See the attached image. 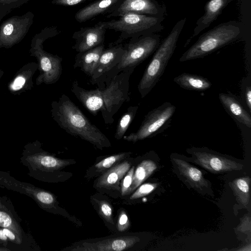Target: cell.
<instances>
[{
  "label": "cell",
  "mask_w": 251,
  "mask_h": 251,
  "mask_svg": "<svg viewBox=\"0 0 251 251\" xmlns=\"http://www.w3.org/2000/svg\"><path fill=\"white\" fill-rule=\"evenodd\" d=\"M134 70L130 69L121 71L103 89L86 90L75 80L71 90L91 114L96 116L100 112L104 123L112 124L115 114L124 102L130 100L129 78Z\"/></svg>",
  "instance_id": "obj_1"
},
{
  "label": "cell",
  "mask_w": 251,
  "mask_h": 251,
  "mask_svg": "<svg viewBox=\"0 0 251 251\" xmlns=\"http://www.w3.org/2000/svg\"><path fill=\"white\" fill-rule=\"evenodd\" d=\"M51 116L61 128L100 149L111 146L106 136L93 125L70 98L63 94L51 103Z\"/></svg>",
  "instance_id": "obj_2"
},
{
  "label": "cell",
  "mask_w": 251,
  "mask_h": 251,
  "mask_svg": "<svg viewBox=\"0 0 251 251\" xmlns=\"http://www.w3.org/2000/svg\"><path fill=\"white\" fill-rule=\"evenodd\" d=\"M22 224L11 200L0 194V251L39 250L33 236Z\"/></svg>",
  "instance_id": "obj_3"
},
{
  "label": "cell",
  "mask_w": 251,
  "mask_h": 251,
  "mask_svg": "<svg viewBox=\"0 0 251 251\" xmlns=\"http://www.w3.org/2000/svg\"><path fill=\"white\" fill-rule=\"evenodd\" d=\"M245 32V25L241 22L230 21L221 23L200 36L182 54L179 61L183 62L205 56L242 39Z\"/></svg>",
  "instance_id": "obj_4"
},
{
  "label": "cell",
  "mask_w": 251,
  "mask_h": 251,
  "mask_svg": "<svg viewBox=\"0 0 251 251\" xmlns=\"http://www.w3.org/2000/svg\"><path fill=\"white\" fill-rule=\"evenodd\" d=\"M186 21V18L178 21L155 51L138 85V90L142 98L145 97L151 92L164 73L175 50L178 39Z\"/></svg>",
  "instance_id": "obj_5"
},
{
  "label": "cell",
  "mask_w": 251,
  "mask_h": 251,
  "mask_svg": "<svg viewBox=\"0 0 251 251\" xmlns=\"http://www.w3.org/2000/svg\"><path fill=\"white\" fill-rule=\"evenodd\" d=\"M164 20V17L126 13L118 19L100 22L106 29L120 32L117 40L109 44L108 46H111L122 44L129 38H136L160 32L164 28L162 24Z\"/></svg>",
  "instance_id": "obj_6"
},
{
  "label": "cell",
  "mask_w": 251,
  "mask_h": 251,
  "mask_svg": "<svg viewBox=\"0 0 251 251\" xmlns=\"http://www.w3.org/2000/svg\"><path fill=\"white\" fill-rule=\"evenodd\" d=\"M58 30L54 27H46L33 37L29 50L30 55L37 59L39 75L36 84H53L59 79L62 72V58L45 51L43 43L49 38L55 36Z\"/></svg>",
  "instance_id": "obj_7"
},
{
  "label": "cell",
  "mask_w": 251,
  "mask_h": 251,
  "mask_svg": "<svg viewBox=\"0 0 251 251\" xmlns=\"http://www.w3.org/2000/svg\"><path fill=\"white\" fill-rule=\"evenodd\" d=\"M20 160L28 169V175L40 181L49 180L51 175L69 164L44 151L37 140L24 146Z\"/></svg>",
  "instance_id": "obj_8"
},
{
  "label": "cell",
  "mask_w": 251,
  "mask_h": 251,
  "mask_svg": "<svg viewBox=\"0 0 251 251\" xmlns=\"http://www.w3.org/2000/svg\"><path fill=\"white\" fill-rule=\"evenodd\" d=\"M161 36L157 33L130 39L124 46L122 60L111 73L109 81L121 71L133 69L153 53L161 43Z\"/></svg>",
  "instance_id": "obj_9"
},
{
  "label": "cell",
  "mask_w": 251,
  "mask_h": 251,
  "mask_svg": "<svg viewBox=\"0 0 251 251\" xmlns=\"http://www.w3.org/2000/svg\"><path fill=\"white\" fill-rule=\"evenodd\" d=\"M0 188L24 194L30 198L42 209L51 212L55 208L56 199L50 192L32 184L19 180L9 172L0 170Z\"/></svg>",
  "instance_id": "obj_10"
},
{
  "label": "cell",
  "mask_w": 251,
  "mask_h": 251,
  "mask_svg": "<svg viewBox=\"0 0 251 251\" xmlns=\"http://www.w3.org/2000/svg\"><path fill=\"white\" fill-rule=\"evenodd\" d=\"M176 107L169 102H165L159 106L149 111L136 132L123 136L124 140L135 143L156 133L169 124Z\"/></svg>",
  "instance_id": "obj_11"
},
{
  "label": "cell",
  "mask_w": 251,
  "mask_h": 251,
  "mask_svg": "<svg viewBox=\"0 0 251 251\" xmlns=\"http://www.w3.org/2000/svg\"><path fill=\"white\" fill-rule=\"evenodd\" d=\"M34 17V14L28 11L3 21L0 25V49H9L19 43L28 33Z\"/></svg>",
  "instance_id": "obj_12"
},
{
  "label": "cell",
  "mask_w": 251,
  "mask_h": 251,
  "mask_svg": "<svg viewBox=\"0 0 251 251\" xmlns=\"http://www.w3.org/2000/svg\"><path fill=\"white\" fill-rule=\"evenodd\" d=\"M125 50L122 44L108 46L103 51L99 62L90 77V82L103 89L110 82L109 77L120 63Z\"/></svg>",
  "instance_id": "obj_13"
},
{
  "label": "cell",
  "mask_w": 251,
  "mask_h": 251,
  "mask_svg": "<svg viewBox=\"0 0 251 251\" xmlns=\"http://www.w3.org/2000/svg\"><path fill=\"white\" fill-rule=\"evenodd\" d=\"M126 13L164 17L166 7L156 0H123L116 9L105 16L108 18L117 17Z\"/></svg>",
  "instance_id": "obj_14"
},
{
  "label": "cell",
  "mask_w": 251,
  "mask_h": 251,
  "mask_svg": "<svg viewBox=\"0 0 251 251\" xmlns=\"http://www.w3.org/2000/svg\"><path fill=\"white\" fill-rule=\"evenodd\" d=\"M106 30L100 22L93 26L81 27L73 34L75 43L72 48L78 52L104 44Z\"/></svg>",
  "instance_id": "obj_15"
},
{
  "label": "cell",
  "mask_w": 251,
  "mask_h": 251,
  "mask_svg": "<svg viewBox=\"0 0 251 251\" xmlns=\"http://www.w3.org/2000/svg\"><path fill=\"white\" fill-rule=\"evenodd\" d=\"M195 161L203 168L214 173L242 169L243 165L233 160L205 151H194Z\"/></svg>",
  "instance_id": "obj_16"
},
{
  "label": "cell",
  "mask_w": 251,
  "mask_h": 251,
  "mask_svg": "<svg viewBox=\"0 0 251 251\" xmlns=\"http://www.w3.org/2000/svg\"><path fill=\"white\" fill-rule=\"evenodd\" d=\"M231 0H210L204 6V12L196 22L192 35L187 40L186 47L192 40L203 30L208 27L217 19L223 10Z\"/></svg>",
  "instance_id": "obj_17"
},
{
  "label": "cell",
  "mask_w": 251,
  "mask_h": 251,
  "mask_svg": "<svg viewBox=\"0 0 251 251\" xmlns=\"http://www.w3.org/2000/svg\"><path fill=\"white\" fill-rule=\"evenodd\" d=\"M38 70V64L29 62L22 66L15 74L8 84L9 92L14 95H20L33 87L32 77Z\"/></svg>",
  "instance_id": "obj_18"
},
{
  "label": "cell",
  "mask_w": 251,
  "mask_h": 251,
  "mask_svg": "<svg viewBox=\"0 0 251 251\" xmlns=\"http://www.w3.org/2000/svg\"><path fill=\"white\" fill-rule=\"evenodd\" d=\"M123 0H98L79 9L75 15L76 21L83 23L104 14L111 13Z\"/></svg>",
  "instance_id": "obj_19"
},
{
  "label": "cell",
  "mask_w": 251,
  "mask_h": 251,
  "mask_svg": "<svg viewBox=\"0 0 251 251\" xmlns=\"http://www.w3.org/2000/svg\"><path fill=\"white\" fill-rule=\"evenodd\" d=\"M104 49L103 44L88 50L78 52L75 57L74 68H79L91 77Z\"/></svg>",
  "instance_id": "obj_20"
},
{
  "label": "cell",
  "mask_w": 251,
  "mask_h": 251,
  "mask_svg": "<svg viewBox=\"0 0 251 251\" xmlns=\"http://www.w3.org/2000/svg\"><path fill=\"white\" fill-rule=\"evenodd\" d=\"M219 98L225 108L234 119L246 126L251 127L250 114L234 96L221 93Z\"/></svg>",
  "instance_id": "obj_21"
},
{
  "label": "cell",
  "mask_w": 251,
  "mask_h": 251,
  "mask_svg": "<svg viewBox=\"0 0 251 251\" xmlns=\"http://www.w3.org/2000/svg\"><path fill=\"white\" fill-rule=\"evenodd\" d=\"M139 241L134 236L120 237L98 242L92 246H88L82 251H121L133 246Z\"/></svg>",
  "instance_id": "obj_22"
},
{
  "label": "cell",
  "mask_w": 251,
  "mask_h": 251,
  "mask_svg": "<svg viewBox=\"0 0 251 251\" xmlns=\"http://www.w3.org/2000/svg\"><path fill=\"white\" fill-rule=\"evenodd\" d=\"M173 160L180 174L193 187L199 189L207 187V182L199 169L182 159L174 158Z\"/></svg>",
  "instance_id": "obj_23"
},
{
  "label": "cell",
  "mask_w": 251,
  "mask_h": 251,
  "mask_svg": "<svg viewBox=\"0 0 251 251\" xmlns=\"http://www.w3.org/2000/svg\"><path fill=\"white\" fill-rule=\"evenodd\" d=\"M130 167V164L128 161L115 165L99 178L97 186L105 188L116 186L126 174Z\"/></svg>",
  "instance_id": "obj_24"
},
{
  "label": "cell",
  "mask_w": 251,
  "mask_h": 251,
  "mask_svg": "<svg viewBox=\"0 0 251 251\" xmlns=\"http://www.w3.org/2000/svg\"><path fill=\"white\" fill-rule=\"evenodd\" d=\"M174 81L183 89L197 91L206 90L212 85L208 79L202 76L185 73L176 76Z\"/></svg>",
  "instance_id": "obj_25"
},
{
  "label": "cell",
  "mask_w": 251,
  "mask_h": 251,
  "mask_svg": "<svg viewBox=\"0 0 251 251\" xmlns=\"http://www.w3.org/2000/svg\"><path fill=\"white\" fill-rule=\"evenodd\" d=\"M251 178L249 176L236 178L231 186L238 202L246 208L250 200Z\"/></svg>",
  "instance_id": "obj_26"
},
{
  "label": "cell",
  "mask_w": 251,
  "mask_h": 251,
  "mask_svg": "<svg viewBox=\"0 0 251 251\" xmlns=\"http://www.w3.org/2000/svg\"><path fill=\"white\" fill-rule=\"evenodd\" d=\"M156 163L151 160L142 161L134 172L129 192H132L147 179L157 169Z\"/></svg>",
  "instance_id": "obj_27"
},
{
  "label": "cell",
  "mask_w": 251,
  "mask_h": 251,
  "mask_svg": "<svg viewBox=\"0 0 251 251\" xmlns=\"http://www.w3.org/2000/svg\"><path fill=\"white\" fill-rule=\"evenodd\" d=\"M138 109V106H130L119 119L114 137L116 139L120 140L124 136L129 126L135 118Z\"/></svg>",
  "instance_id": "obj_28"
},
{
  "label": "cell",
  "mask_w": 251,
  "mask_h": 251,
  "mask_svg": "<svg viewBox=\"0 0 251 251\" xmlns=\"http://www.w3.org/2000/svg\"><path fill=\"white\" fill-rule=\"evenodd\" d=\"M29 0H0V20Z\"/></svg>",
  "instance_id": "obj_29"
},
{
  "label": "cell",
  "mask_w": 251,
  "mask_h": 251,
  "mask_svg": "<svg viewBox=\"0 0 251 251\" xmlns=\"http://www.w3.org/2000/svg\"><path fill=\"white\" fill-rule=\"evenodd\" d=\"M128 153L122 152L107 157L96 164L95 168L99 172L109 168L115 163L125 158Z\"/></svg>",
  "instance_id": "obj_30"
},
{
  "label": "cell",
  "mask_w": 251,
  "mask_h": 251,
  "mask_svg": "<svg viewBox=\"0 0 251 251\" xmlns=\"http://www.w3.org/2000/svg\"><path fill=\"white\" fill-rule=\"evenodd\" d=\"M157 186V183H147L139 186L130 197L131 200L137 199L145 196L153 191Z\"/></svg>",
  "instance_id": "obj_31"
},
{
  "label": "cell",
  "mask_w": 251,
  "mask_h": 251,
  "mask_svg": "<svg viewBox=\"0 0 251 251\" xmlns=\"http://www.w3.org/2000/svg\"><path fill=\"white\" fill-rule=\"evenodd\" d=\"M99 205L100 215L108 222L113 224L112 209L110 204L105 201H101Z\"/></svg>",
  "instance_id": "obj_32"
},
{
  "label": "cell",
  "mask_w": 251,
  "mask_h": 251,
  "mask_svg": "<svg viewBox=\"0 0 251 251\" xmlns=\"http://www.w3.org/2000/svg\"><path fill=\"white\" fill-rule=\"evenodd\" d=\"M134 172V167H132L129 171L126 173V175L123 179L121 187V193L123 196L129 192L132 182Z\"/></svg>",
  "instance_id": "obj_33"
},
{
  "label": "cell",
  "mask_w": 251,
  "mask_h": 251,
  "mask_svg": "<svg viewBox=\"0 0 251 251\" xmlns=\"http://www.w3.org/2000/svg\"><path fill=\"white\" fill-rule=\"evenodd\" d=\"M251 227V216L248 214L241 219L240 223L237 228L238 231L247 234L250 233Z\"/></svg>",
  "instance_id": "obj_34"
},
{
  "label": "cell",
  "mask_w": 251,
  "mask_h": 251,
  "mask_svg": "<svg viewBox=\"0 0 251 251\" xmlns=\"http://www.w3.org/2000/svg\"><path fill=\"white\" fill-rule=\"evenodd\" d=\"M129 226L128 217L124 211H122L119 216L117 228L119 231H124Z\"/></svg>",
  "instance_id": "obj_35"
},
{
  "label": "cell",
  "mask_w": 251,
  "mask_h": 251,
  "mask_svg": "<svg viewBox=\"0 0 251 251\" xmlns=\"http://www.w3.org/2000/svg\"><path fill=\"white\" fill-rule=\"evenodd\" d=\"M89 0H52L51 3L62 6H72Z\"/></svg>",
  "instance_id": "obj_36"
},
{
  "label": "cell",
  "mask_w": 251,
  "mask_h": 251,
  "mask_svg": "<svg viewBox=\"0 0 251 251\" xmlns=\"http://www.w3.org/2000/svg\"><path fill=\"white\" fill-rule=\"evenodd\" d=\"M245 100L248 108L249 110L251 111V88L250 86H248L246 88L245 91Z\"/></svg>",
  "instance_id": "obj_37"
},
{
  "label": "cell",
  "mask_w": 251,
  "mask_h": 251,
  "mask_svg": "<svg viewBox=\"0 0 251 251\" xmlns=\"http://www.w3.org/2000/svg\"><path fill=\"white\" fill-rule=\"evenodd\" d=\"M237 251H251V244L249 243V244L246 245V246H244L243 248L241 249H237Z\"/></svg>",
  "instance_id": "obj_38"
},
{
  "label": "cell",
  "mask_w": 251,
  "mask_h": 251,
  "mask_svg": "<svg viewBox=\"0 0 251 251\" xmlns=\"http://www.w3.org/2000/svg\"><path fill=\"white\" fill-rule=\"evenodd\" d=\"M4 74V72L2 70H0V79Z\"/></svg>",
  "instance_id": "obj_39"
},
{
  "label": "cell",
  "mask_w": 251,
  "mask_h": 251,
  "mask_svg": "<svg viewBox=\"0 0 251 251\" xmlns=\"http://www.w3.org/2000/svg\"></svg>",
  "instance_id": "obj_40"
}]
</instances>
